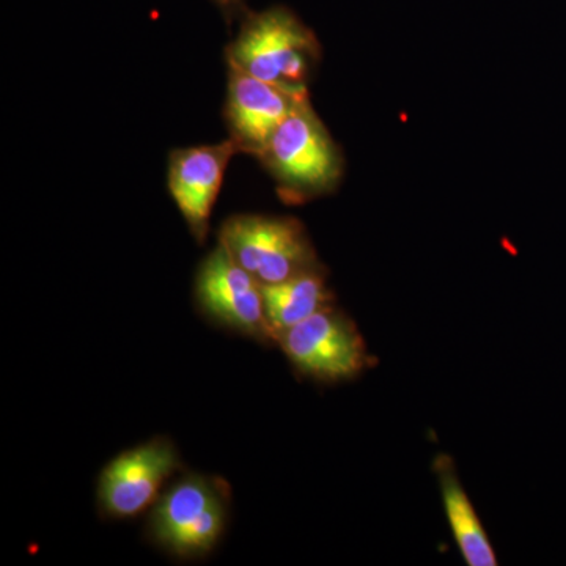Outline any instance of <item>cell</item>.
Here are the masks:
<instances>
[{
    "instance_id": "cell-9",
    "label": "cell",
    "mask_w": 566,
    "mask_h": 566,
    "mask_svg": "<svg viewBox=\"0 0 566 566\" xmlns=\"http://www.w3.org/2000/svg\"><path fill=\"white\" fill-rule=\"evenodd\" d=\"M238 153L232 139L170 153L167 170L170 197L199 244H203L210 233L212 208L221 191L223 175Z\"/></svg>"
},
{
    "instance_id": "cell-5",
    "label": "cell",
    "mask_w": 566,
    "mask_h": 566,
    "mask_svg": "<svg viewBox=\"0 0 566 566\" xmlns=\"http://www.w3.org/2000/svg\"><path fill=\"white\" fill-rule=\"evenodd\" d=\"M277 345L297 374L326 385L352 381L374 364L356 323L331 304L279 335Z\"/></svg>"
},
{
    "instance_id": "cell-10",
    "label": "cell",
    "mask_w": 566,
    "mask_h": 566,
    "mask_svg": "<svg viewBox=\"0 0 566 566\" xmlns=\"http://www.w3.org/2000/svg\"><path fill=\"white\" fill-rule=\"evenodd\" d=\"M434 474L441 490L442 505L450 531L455 538L458 549L469 566H495L497 556L475 506L458 479L457 468L449 455L434 458Z\"/></svg>"
},
{
    "instance_id": "cell-8",
    "label": "cell",
    "mask_w": 566,
    "mask_h": 566,
    "mask_svg": "<svg viewBox=\"0 0 566 566\" xmlns=\"http://www.w3.org/2000/svg\"><path fill=\"white\" fill-rule=\"evenodd\" d=\"M229 66L223 118L229 139L240 153L255 156L301 102L308 99L307 88H290L253 77L244 71Z\"/></svg>"
},
{
    "instance_id": "cell-6",
    "label": "cell",
    "mask_w": 566,
    "mask_h": 566,
    "mask_svg": "<svg viewBox=\"0 0 566 566\" xmlns=\"http://www.w3.org/2000/svg\"><path fill=\"white\" fill-rule=\"evenodd\" d=\"M193 301L208 322L263 345H277L264 314L263 289L221 243L202 260Z\"/></svg>"
},
{
    "instance_id": "cell-2",
    "label": "cell",
    "mask_w": 566,
    "mask_h": 566,
    "mask_svg": "<svg viewBox=\"0 0 566 566\" xmlns=\"http://www.w3.org/2000/svg\"><path fill=\"white\" fill-rule=\"evenodd\" d=\"M314 32L286 7L249 13L227 46V65L273 84L307 88L305 82L318 61Z\"/></svg>"
},
{
    "instance_id": "cell-12",
    "label": "cell",
    "mask_w": 566,
    "mask_h": 566,
    "mask_svg": "<svg viewBox=\"0 0 566 566\" xmlns=\"http://www.w3.org/2000/svg\"><path fill=\"white\" fill-rule=\"evenodd\" d=\"M211 2L221 10L222 17L226 18L227 22L243 21L251 13L245 0H211Z\"/></svg>"
},
{
    "instance_id": "cell-1",
    "label": "cell",
    "mask_w": 566,
    "mask_h": 566,
    "mask_svg": "<svg viewBox=\"0 0 566 566\" xmlns=\"http://www.w3.org/2000/svg\"><path fill=\"white\" fill-rule=\"evenodd\" d=\"M230 509L232 490L226 480L186 472L153 505L148 539L180 560L208 557L226 535Z\"/></svg>"
},
{
    "instance_id": "cell-11",
    "label": "cell",
    "mask_w": 566,
    "mask_h": 566,
    "mask_svg": "<svg viewBox=\"0 0 566 566\" xmlns=\"http://www.w3.org/2000/svg\"><path fill=\"white\" fill-rule=\"evenodd\" d=\"M262 289L264 314L275 340L290 327L333 303V293L327 289L323 268Z\"/></svg>"
},
{
    "instance_id": "cell-4",
    "label": "cell",
    "mask_w": 566,
    "mask_h": 566,
    "mask_svg": "<svg viewBox=\"0 0 566 566\" xmlns=\"http://www.w3.org/2000/svg\"><path fill=\"white\" fill-rule=\"evenodd\" d=\"M219 243L260 285L322 270L303 223L285 216L237 214L223 221Z\"/></svg>"
},
{
    "instance_id": "cell-7",
    "label": "cell",
    "mask_w": 566,
    "mask_h": 566,
    "mask_svg": "<svg viewBox=\"0 0 566 566\" xmlns=\"http://www.w3.org/2000/svg\"><path fill=\"white\" fill-rule=\"evenodd\" d=\"M182 468L177 447L164 436L125 450L112 458L98 476L99 513L107 520L123 521L148 512Z\"/></svg>"
},
{
    "instance_id": "cell-3",
    "label": "cell",
    "mask_w": 566,
    "mask_h": 566,
    "mask_svg": "<svg viewBox=\"0 0 566 566\" xmlns=\"http://www.w3.org/2000/svg\"><path fill=\"white\" fill-rule=\"evenodd\" d=\"M256 159L273 175L283 199L293 202L333 191L344 167L308 99L290 112Z\"/></svg>"
}]
</instances>
